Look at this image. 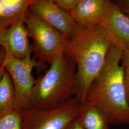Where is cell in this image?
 Instances as JSON below:
<instances>
[{
	"instance_id": "obj_12",
	"label": "cell",
	"mask_w": 129,
	"mask_h": 129,
	"mask_svg": "<svg viewBox=\"0 0 129 129\" xmlns=\"http://www.w3.org/2000/svg\"><path fill=\"white\" fill-rule=\"evenodd\" d=\"M79 117L85 129H109L106 116L92 103L85 104Z\"/></svg>"
},
{
	"instance_id": "obj_14",
	"label": "cell",
	"mask_w": 129,
	"mask_h": 129,
	"mask_svg": "<svg viewBox=\"0 0 129 129\" xmlns=\"http://www.w3.org/2000/svg\"><path fill=\"white\" fill-rule=\"evenodd\" d=\"M22 111L13 109L0 114V129H22Z\"/></svg>"
},
{
	"instance_id": "obj_5",
	"label": "cell",
	"mask_w": 129,
	"mask_h": 129,
	"mask_svg": "<svg viewBox=\"0 0 129 129\" xmlns=\"http://www.w3.org/2000/svg\"><path fill=\"white\" fill-rule=\"evenodd\" d=\"M84 105L74 97L55 109L23 110L22 129H67L70 122L80 115Z\"/></svg>"
},
{
	"instance_id": "obj_8",
	"label": "cell",
	"mask_w": 129,
	"mask_h": 129,
	"mask_svg": "<svg viewBox=\"0 0 129 129\" xmlns=\"http://www.w3.org/2000/svg\"><path fill=\"white\" fill-rule=\"evenodd\" d=\"M108 34L112 45L123 51L129 49V17L109 1L100 24Z\"/></svg>"
},
{
	"instance_id": "obj_2",
	"label": "cell",
	"mask_w": 129,
	"mask_h": 129,
	"mask_svg": "<svg viewBox=\"0 0 129 129\" xmlns=\"http://www.w3.org/2000/svg\"><path fill=\"white\" fill-rule=\"evenodd\" d=\"M112 45L108 34L100 25L83 29L67 45L64 52L73 58L77 64L74 97L83 104Z\"/></svg>"
},
{
	"instance_id": "obj_3",
	"label": "cell",
	"mask_w": 129,
	"mask_h": 129,
	"mask_svg": "<svg viewBox=\"0 0 129 129\" xmlns=\"http://www.w3.org/2000/svg\"><path fill=\"white\" fill-rule=\"evenodd\" d=\"M77 64L65 53L55 56L45 73L36 79L30 98L31 108L55 109L75 96Z\"/></svg>"
},
{
	"instance_id": "obj_16",
	"label": "cell",
	"mask_w": 129,
	"mask_h": 129,
	"mask_svg": "<svg viewBox=\"0 0 129 129\" xmlns=\"http://www.w3.org/2000/svg\"><path fill=\"white\" fill-rule=\"evenodd\" d=\"M54 2L60 8L71 14L76 9L79 0H54Z\"/></svg>"
},
{
	"instance_id": "obj_18",
	"label": "cell",
	"mask_w": 129,
	"mask_h": 129,
	"mask_svg": "<svg viewBox=\"0 0 129 129\" xmlns=\"http://www.w3.org/2000/svg\"><path fill=\"white\" fill-rule=\"evenodd\" d=\"M67 129H85L81 123L79 115L70 122Z\"/></svg>"
},
{
	"instance_id": "obj_10",
	"label": "cell",
	"mask_w": 129,
	"mask_h": 129,
	"mask_svg": "<svg viewBox=\"0 0 129 129\" xmlns=\"http://www.w3.org/2000/svg\"><path fill=\"white\" fill-rule=\"evenodd\" d=\"M109 0H79L71 14L76 22L82 28L100 25L106 12Z\"/></svg>"
},
{
	"instance_id": "obj_7",
	"label": "cell",
	"mask_w": 129,
	"mask_h": 129,
	"mask_svg": "<svg viewBox=\"0 0 129 129\" xmlns=\"http://www.w3.org/2000/svg\"><path fill=\"white\" fill-rule=\"evenodd\" d=\"M29 9L69 40L84 29L76 22L70 14L56 5L54 0H31Z\"/></svg>"
},
{
	"instance_id": "obj_19",
	"label": "cell",
	"mask_w": 129,
	"mask_h": 129,
	"mask_svg": "<svg viewBox=\"0 0 129 129\" xmlns=\"http://www.w3.org/2000/svg\"><path fill=\"white\" fill-rule=\"evenodd\" d=\"M16 20L7 21H0V39L5 31Z\"/></svg>"
},
{
	"instance_id": "obj_4",
	"label": "cell",
	"mask_w": 129,
	"mask_h": 129,
	"mask_svg": "<svg viewBox=\"0 0 129 129\" xmlns=\"http://www.w3.org/2000/svg\"><path fill=\"white\" fill-rule=\"evenodd\" d=\"M24 22L29 37L33 40V58L37 60L41 69L44 63L50 64L55 56L64 53L69 40L32 13L29 8L24 14Z\"/></svg>"
},
{
	"instance_id": "obj_15",
	"label": "cell",
	"mask_w": 129,
	"mask_h": 129,
	"mask_svg": "<svg viewBox=\"0 0 129 129\" xmlns=\"http://www.w3.org/2000/svg\"><path fill=\"white\" fill-rule=\"evenodd\" d=\"M124 69V83L126 96L129 104V49L124 51L121 61Z\"/></svg>"
},
{
	"instance_id": "obj_17",
	"label": "cell",
	"mask_w": 129,
	"mask_h": 129,
	"mask_svg": "<svg viewBox=\"0 0 129 129\" xmlns=\"http://www.w3.org/2000/svg\"><path fill=\"white\" fill-rule=\"evenodd\" d=\"M113 2L129 17V0H116Z\"/></svg>"
},
{
	"instance_id": "obj_1",
	"label": "cell",
	"mask_w": 129,
	"mask_h": 129,
	"mask_svg": "<svg viewBox=\"0 0 129 129\" xmlns=\"http://www.w3.org/2000/svg\"><path fill=\"white\" fill-rule=\"evenodd\" d=\"M124 51L112 45L103 69L92 84L86 102L92 103L106 116L110 125L129 124V104L121 61Z\"/></svg>"
},
{
	"instance_id": "obj_6",
	"label": "cell",
	"mask_w": 129,
	"mask_h": 129,
	"mask_svg": "<svg viewBox=\"0 0 129 129\" xmlns=\"http://www.w3.org/2000/svg\"><path fill=\"white\" fill-rule=\"evenodd\" d=\"M0 64L8 71L14 84V109L22 111L31 108L30 98L36 81L33 77V70L35 68L41 69L37 61L30 55L23 59L4 58Z\"/></svg>"
},
{
	"instance_id": "obj_13",
	"label": "cell",
	"mask_w": 129,
	"mask_h": 129,
	"mask_svg": "<svg viewBox=\"0 0 129 129\" xmlns=\"http://www.w3.org/2000/svg\"><path fill=\"white\" fill-rule=\"evenodd\" d=\"M31 0H0V21L16 20L24 15Z\"/></svg>"
},
{
	"instance_id": "obj_9",
	"label": "cell",
	"mask_w": 129,
	"mask_h": 129,
	"mask_svg": "<svg viewBox=\"0 0 129 129\" xmlns=\"http://www.w3.org/2000/svg\"><path fill=\"white\" fill-rule=\"evenodd\" d=\"M24 16L16 19L0 39V46L4 49L5 58L23 59L32 53Z\"/></svg>"
},
{
	"instance_id": "obj_11",
	"label": "cell",
	"mask_w": 129,
	"mask_h": 129,
	"mask_svg": "<svg viewBox=\"0 0 129 129\" xmlns=\"http://www.w3.org/2000/svg\"><path fill=\"white\" fill-rule=\"evenodd\" d=\"M15 94L11 77L5 68L0 66V114L14 108Z\"/></svg>"
}]
</instances>
